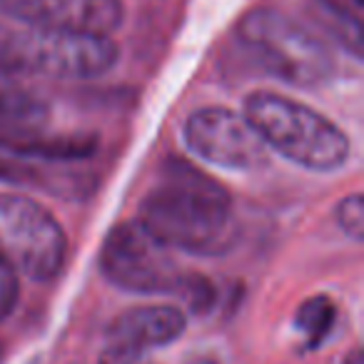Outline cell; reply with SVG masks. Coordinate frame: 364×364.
Wrapping results in <instances>:
<instances>
[{
	"instance_id": "18",
	"label": "cell",
	"mask_w": 364,
	"mask_h": 364,
	"mask_svg": "<svg viewBox=\"0 0 364 364\" xmlns=\"http://www.w3.org/2000/svg\"><path fill=\"white\" fill-rule=\"evenodd\" d=\"M344 364H364V359H362V349H352V354H349V357L344 359Z\"/></svg>"
},
{
	"instance_id": "3",
	"label": "cell",
	"mask_w": 364,
	"mask_h": 364,
	"mask_svg": "<svg viewBox=\"0 0 364 364\" xmlns=\"http://www.w3.org/2000/svg\"><path fill=\"white\" fill-rule=\"evenodd\" d=\"M117 63L107 36L8 28L0 23V75H46L55 80L100 77Z\"/></svg>"
},
{
	"instance_id": "19",
	"label": "cell",
	"mask_w": 364,
	"mask_h": 364,
	"mask_svg": "<svg viewBox=\"0 0 364 364\" xmlns=\"http://www.w3.org/2000/svg\"><path fill=\"white\" fill-rule=\"evenodd\" d=\"M188 364H220V362L213 357H195V359H190Z\"/></svg>"
},
{
	"instance_id": "11",
	"label": "cell",
	"mask_w": 364,
	"mask_h": 364,
	"mask_svg": "<svg viewBox=\"0 0 364 364\" xmlns=\"http://www.w3.org/2000/svg\"><path fill=\"white\" fill-rule=\"evenodd\" d=\"M0 182L8 185H28V188L46 190L58 198H85L95 188V177L87 172L60 170V167H48L36 160L11 155L0 150Z\"/></svg>"
},
{
	"instance_id": "14",
	"label": "cell",
	"mask_w": 364,
	"mask_h": 364,
	"mask_svg": "<svg viewBox=\"0 0 364 364\" xmlns=\"http://www.w3.org/2000/svg\"><path fill=\"white\" fill-rule=\"evenodd\" d=\"M334 218H337V225L344 235H349L357 242L364 237V200L359 193L344 198L334 210Z\"/></svg>"
},
{
	"instance_id": "7",
	"label": "cell",
	"mask_w": 364,
	"mask_h": 364,
	"mask_svg": "<svg viewBox=\"0 0 364 364\" xmlns=\"http://www.w3.org/2000/svg\"><path fill=\"white\" fill-rule=\"evenodd\" d=\"M182 137L193 155L225 170H257L269 157V147L252 122L225 107H203L193 112L185 122Z\"/></svg>"
},
{
	"instance_id": "16",
	"label": "cell",
	"mask_w": 364,
	"mask_h": 364,
	"mask_svg": "<svg viewBox=\"0 0 364 364\" xmlns=\"http://www.w3.org/2000/svg\"><path fill=\"white\" fill-rule=\"evenodd\" d=\"M18 297H21L18 272L6 262V257L0 255V319H6L8 314L16 309Z\"/></svg>"
},
{
	"instance_id": "12",
	"label": "cell",
	"mask_w": 364,
	"mask_h": 364,
	"mask_svg": "<svg viewBox=\"0 0 364 364\" xmlns=\"http://www.w3.org/2000/svg\"><path fill=\"white\" fill-rule=\"evenodd\" d=\"M48 115V105L26 90L13 75H0V127L41 125Z\"/></svg>"
},
{
	"instance_id": "10",
	"label": "cell",
	"mask_w": 364,
	"mask_h": 364,
	"mask_svg": "<svg viewBox=\"0 0 364 364\" xmlns=\"http://www.w3.org/2000/svg\"><path fill=\"white\" fill-rule=\"evenodd\" d=\"M185 312L172 304H147L117 314L107 327V344L150 352L167 347L185 332Z\"/></svg>"
},
{
	"instance_id": "8",
	"label": "cell",
	"mask_w": 364,
	"mask_h": 364,
	"mask_svg": "<svg viewBox=\"0 0 364 364\" xmlns=\"http://www.w3.org/2000/svg\"><path fill=\"white\" fill-rule=\"evenodd\" d=\"M8 18L31 28L110 36L122 23L120 0H0Z\"/></svg>"
},
{
	"instance_id": "1",
	"label": "cell",
	"mask_w": 364,
	"mask_h": 364,
	"mask_svg": "<svg viewBox=\"0 0 364 364\" xmlns=\"http://www.w3.org/2000/svg\"><path fill=\"white\" fill-rule=\"evenodd\" d=\"M137 223L167 250L195 257L228 252L237 237L228 190L180 160L167 165L165 182L142 200Z\"/></svg>"
},
{
	"instance_id": "9",
	"label": "cell",
	"mask_w": 364,
	"mask_h": 364,
	"mask_svg": "<svg viewBox=\"0 0 364 364\" xmlns=\"http://www.w3.org/2000/svg\"><path fill=\"white\" fill-rule=\"evenodd\" d=\"M0 150L26 160L65 165L95 155L97 137L87 132H46L41 125L0 127Z\"/></svg>"
},
{
	"instance_id": "15",
	"label": "cell",
	"mask_w": 364,
	"mask_h": 364,
	"mask_svg": "<svg viewBox=\"0 0 364 364\" xmlns=\"http://www.w3.org/2000/svg\"><path fill=\"white\" fill-rule=\"evenodd\" d=\"M177 294H180V297L188 302V307L195 309V312H208L215 302V287L210 284V279L198 277V274H182Z\"/></svg>"
},
{
	"instance_id": "5",
	"label": "cell",
	"mask_w": 364,
	"mask_h": 364,
	"mask_svg": "<svg viewBox=\"0 0 364 364\" xmlns=\"http://www.w3.org/2000/svg\"><path fill=\"white\" fill-rule=\"evenodd\" d=\"M68 240L50 210L26 195L0 193V255L33 282L58 277Z\"/></svg>"
},
{
	"instance_id": "4",
	"label": "cell",
	"mask_w": 364,
	"mask_h": 364,
	"mask_svg": "<svg viewBox=\"0 0 364 364\" xmlns=\"http://www.w3.org/2000/svg\"><path fill=\"white\" fill-rule=\"evenodd\" d=\"M237 41L269 75L289 85L312 87L329 80L334 58L302 23L274 8H255L237 23Z\"/></svg>"
},
{
	"instance_id": "13",
	"label": "cell",
	"mask_w": 364,
	"mask_h": 364,
	"mask_svg": "<svg viewBox=\"0 0 364 364\" xmlns=\"http://www.w3.org/2000/svg\"><path fill=\"white\" fill-rule=\"evenodd\" d=\"M334 319H337L334 302L324 294H317V297H309L299 304L297 314H294V332L302 337L304 347L314 349L329 337Z\"/></svg>"
},
{
	"instance_id": "2",
	"label": "cell",
	"mask_w": 364,
	"mask_h": 364,
	"mask_svg": "<svg viewBox=\"0 0 364 364\" xmlns=\"http://www.w3.org/2000/svg\"><path fill=\"white\" fill-rule=\"evenodd\" d=\"M242 115L269 150L299 167L329 172L349 157V137L329 117L292 97L264 90L252 92L245 100Z\"/></svg>"
},
{
	"instance_id": "6",
	"label": "cell",
	"mask_w": 364,
	"mask_h": 364,
	"mask_svg": "<svg viewBox=\"0 0 364 364\" xmlns=\"http://www.w3.org/2000/svg\"><path fill=\"white\" fill-rule=\"evenodd\" d=\"M102 277L132 294H177L182 274L167 247L140 223H122L107 232L100 250Z\"/></svg>"
},
{
	"instance_id": "17",
	"label": "cell",
	"mask_w": 364,
	"mask_h": 364,
	"mask_svg": "<svg viewBox=\"0 0 364 364\" xmlns=\"http://www.w3.org/2000/svg\"><path fill=\"white\" fill-rule=\"evenodd\" d=\"M97 364H155L147 352L140 349H130V347H120V344H107L100 354V362Z\"/></svg>"
}]
</instances>
